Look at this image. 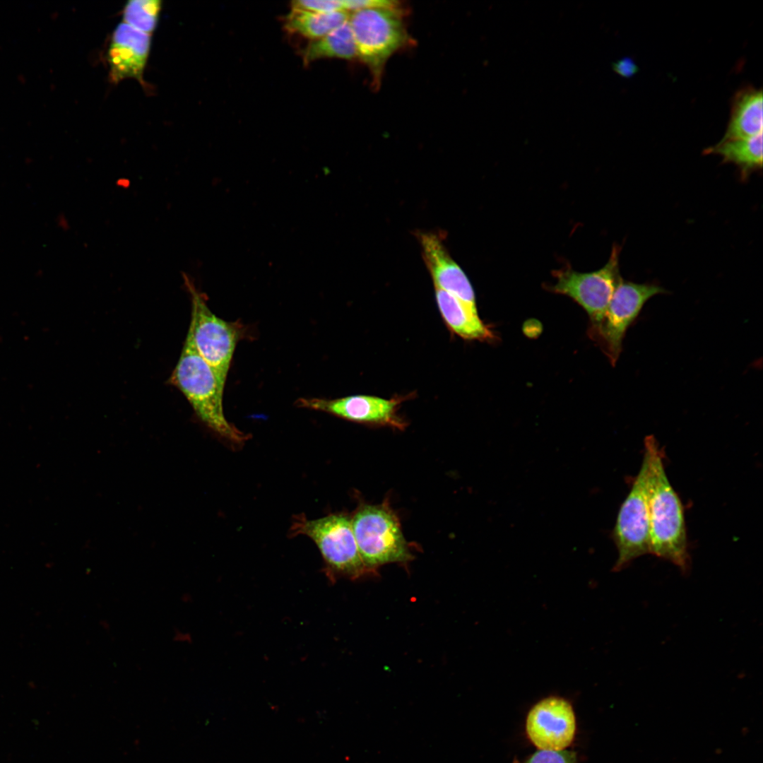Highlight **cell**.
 I'll use <instances>...</instances> for the list:
<instances>
[{"mask_svg":"<svg viewBox=\"0 0 763 763\" xmlns=\"http://www.w3.org/2000/svg\"><path fill=\"white\" fill-rule=\"evenodd\" d=\"M644 456L648 463L649 553L686 573L690 559L683 506L666 475L663 451L652 435L644 439Z\"/></svg>","mask_w":763,"mask_h":763,"instance_id":"6da1fadb","label":"cell"},{"mask_svg":"<svg viewBox=\"0 0 763 763\" xmlns=\"http://www.w3.org/2000/svg\"><path fill=\"white\" fill-rule=\"evenodd\" d=\"M169 381L184 395L198 418L215 434L235 444L249 439V434L225 418L223 406L225 382L199 355L189 333Z\"/></svg>","mask_w":763,"mask_h":763,"instance_id":"7a4b0ae2","label":"cell"},{"mask_svg":"<svg viewBox=\"0 0 763 763\" xmlns=\"http://www.w3.org/2000/svg\"><path fill=\"white\" fill-rule=\"evenodd\" d=\"M290 536L303 535L311 538L319 550L327 576L334 581L345 577L357 579L369 573L360 555L351 519L343 514L309 519L304 514L294 516Z\"/></svg>","mask_w":763,"mask_h":763,"instance_id":"3957f363","label":"cell"},{"mask_svg":"<svg viewBox=\"0 0 763 763\" xmlns=\"http://www.w3.org/2000/svg\"><path fill=\"white\" fill-rule=\"evenodd\" d=\"M401 8H367L349 14L357 57L379 84L389 58L403 47L408 35Z\"/></svg>","mask_w":763,"mask_h":763,"instance_id":"277c9868","label":"cell"},{"mask_svg":"<svg viewBox=\"0 0 763 763\" xmlns=\"http://www.w3.org/2000/svg\"><path fill=\"white\" fill-rule=\"evenodd\" d=\"M351 524L360 555L369 572L389 563L411 560L399 521L386 504L361 506L351 518Z\"/></svg>","mask_w":763,"mask_h":763,"instance_id":"5b68a950","label":"cell"},{"mask_svg":"<svg viewBox=\"0 0 763 763\" xmlns=\"http://www.w3.org/2000/svg\"><path fill=\"white\" fill-rule=\"evenodd\" d=\"M184 285L191 301V317L188 333L199 355L225 382L237 343L243 338V325L225 321L208 308L205 295L183 273Z\"/></svg>","mask_w":763,"mask_h":763,"instance_id":"8992f818","label":"cell"},{"mask_svg":"<svg viewBox=\"0 0 763 763\" xmlns=\"http://www.w3.org/2000/svg\"><path fill=\"white\" fill-rule=\"evenodd\" d=\"M621 249L618 244H614L607 263L595 271L581 273L569 265L553 271L556 282L548 286V289L571 297L582 307L590 319L588 330L595 329L601 323L615 290L622 279L620 273Z\"/></svg>","mask_w":763,"mask_h":763,"instance_id":"52a82bcc","label":"cell"},{"mask_svg":"<svg viewBox=\"0 0 763 763\" xmlns=\"http://www.w3.org/2000/svg\"><path fill=\"white\" fill-rule=\"evenodd\" d=\"M612 538L618 552L614 572L649 553L648 463L644 456L640 470L617 513Z\"/></svg>","mask_w":763,"mask_h":763,"instance_id":"ba28073f","label":"cell"},{"mask_svg":"<svg viewBox=\"0 0 763 763\" xmlns=\"http://www.w3.org/2000/svg\"><path fill=\"white\" fill-rule=\"evenodd\" d=\"M666 292V290L654 283L620 280L601 323L588 330L591 338L597 342L613 365L620 355L627 329L645 303L652 297Z\"/></svg>","mask_w":763,"mask_h":763,"instance_id":"9c48e42d","label":"cell"},{"mask_svg":"<svg viewBox=\"0 0 763 763\" xmlns=\"http://www.w3.org/2000/svg\"><path fill=\"white\" fill-rule=\"evenodd\" d=\"M526 730L531 741L542 750H564L572 742L576 731L573 707L563 697L549 696L530 709Z\"/></svg>","mask_w":763,"mask_h":763,"instance_id":"30bf717a","label":"cell"},{"mask_svg":"<svg viewBox=\"0 0 763 763\" xmlns=\"http://www.w3.org/2000/svg\"><path fill=\"white\" fill-rule=\"evenodd\" d=\"M401 401L397 398L354 395L334 399L300 398L295 404L300 408L322 411L357 422L402 428L404 423L397 415Z\"/></svg>","mask_w":763,"mask_h":763,"instance_id":"8fae6325","label":"cell"},{"mask_svg":"<svg viewBox=\"0 0 763 763\" xmlns=\"http://www.w3.org/2000/svg\"><path fill=\"white\" fill-rule=\"evenodd\" d=\"M416 237L434 288L454 296L478 312L471 282L449 254L442 237L433 232H418Z\"/></svg>","mask_w":763,"mask_h":763,"instance_id":"7c38bea8","label":"cell"},{"mask_svg":"<svg viewBox=\"0 0 763 763\" xmlns=\"http://www.w3.org/2000/svg\"><path fill=\"white\" fill-rule=\"evenodd\" d=\"M151 35L122 22L114 28L107 52L110 78L117 83L127 78L143 83Z\"/></svg>","mask_w":763,"mask_h":763,"instance_id":"4fadbf2b","label":"cell"},{"mask_svg":"<svg viewBox=\"0 0 763 763\" xmlns=\"http://www.w3.org/2000/svg\"><path fill=\"white\" fill-rule=\"evenodd\" d=\"M762 90L752 86L738 90L722 139L747 138L762 133Z\"/></svg>","mask_w":763,"mask_h":763,"instance_id":"5bb4252c","label":"cell"},{"mask_svg":"<svg viewBox=\"0 0 763 763\" xmlns=\"http://www.w3.org/2000/svg\"><path fill=\"white\" fill-rule=\"evenodd\" d=\"M435 297L442 317L454 333L467 340L492 339V332L481 321L478 312L440 289L435 288Z\"/></svg>","mask_w":763,"mask_h":763,"instance_id":"9a60e30c","label":"cell"},{"mask_svg":"<svg viewBox=\"0 0 763 763\" xmlns=\"http://www.w3.org/2000/svg\"><path fill=\"white\" fill-rule=\"evenodd\" d=\"M704 153L718 155L723 163L735 165L745 181L762 168V133L747 138L721 139Z\"/></svg>","mask_w":763,"mask_h":763,"instance_id":"2e32d148","label":"cell"},{"mask_svg":"<svg viewBox=\"0 0 763 763\" xmlns=\"http://www.w3.org/2000/svg\"><path fill=\"white\" fill-rule=\"evenodd\" d=\"M345 11L317 13L292 7L285 18V28L309 40L325 36L348 20Z\"/></svg>","mask_w":763,"mask_h":763,"instance_id":"e0dca14e","label":"cell"},{"mask_svg":"<svg viewBox=\"0 0 763 763\" xmlns=\"http://www.w3.org/2000/svg\"><path fill=\"white\" fill-rule=\"evenodd\" d=\"M357 57L348 20L325 36L311 41L302 51L305 64L324 58L351 60Z\"/></svg>","mask_w":763,"mask_h":763,"instance_id":"ac0fdd59","label":"cell"},{"mask_svg":"<svg viewBox=\"0 0 763 763\" xmlns=\"http://www.w3.org/2000/svg\"><path fill=\"white\" fill-rule=\"evenodd\" d=\"M161 8L160 0H130L122 11L123 22L152 35L158 26Z\"/></svg>","mask_w":763,"mask_h":763,"instance_id":"d6986e66","label":"cell"},{"mask_svg":"<svg viewBox=\"0 0 763 763\" xmlns=\"http://www.w3.org/2000/svg\"><path fill=\"white\" fill-rule=\"evenodd\" d=\"M523 763H576V755L572 751L539 750Z\"/></svg>","mask_w":763,"mask_h":763,"instance_id":"ffe728a7","label":"cell"},{"mask_svg":"<svg viewBox=\"0 0 763 763\" xmlns=\"http://www.w3.org/2000/svg\"><path fill=\"white\" fill-rule=\"evenodd\" d=\"M292 7L317 13L344 11L342 1L336 0H297L292 1Z\"/></svg>","mask_w":763,"mask_h":763,"instance_id":"44dd1931","label":"cell"},{"mask_svg":"<svg viewBox=\"0 0 763 763\" xmlns=\"http://www.w3.org/2000/svg\"><path fill=\"white\" fill-rule=\"evenodd\" d=\"M342 4L347 12L367 8H401L398 1L388 0H345L342 1Z\"/></svg>","mask_w":763,"mask_h":763,"instance_id":"7402d4cb","label":"cell"},{"mask_svg":"<svg viewBox=\"0 0 763 763\" xmlns=\"http://www.w3.org/2000/svg\"><path fill=\"white\" fill-rule=\"evenodd\" d=\"M613 69L624 78H630L637 73L639 67L629 57H624L613 64Z\"/></svg>","mask_w":763,"mask_h":763,"instance_id":"603a6c76","label":"cell"}]
</instances>
